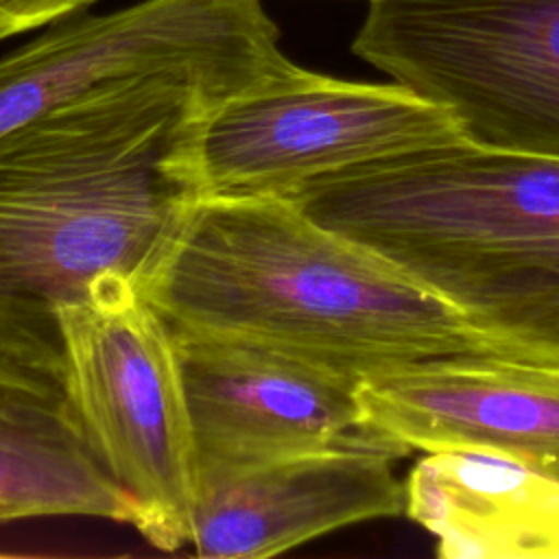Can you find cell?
Segmentation results:
<instances>
[{
  "mask_svg": "<svg viewBox=\"0 0 559 559\" xmlns=\"http://www.w3.org/2000/svg\"><path fill=\"white\" fill-rule=\"evenodd\" d=\"M186 72L118 79L0 135V349L63 371L57 310L103 273L153 277L203 199L205 114Z\"/></svg>",
  "mask_w": 559,
  "mask_h": 559,
  "instance_id": "cell-1",
  "label": "cell"
},
{
  "mask_svg": "<svg viewBox=\"0 0 559 559\" xmlns=\"http://www.w3.org/2000/svg\"><path fill=\"white\" fill-rule=\"evenodd\" d=\"M173 330L260 343L358 389L439 358H520L284 199L203 197L142 288Z\"/></svg>",
  "mask_w": 559,
  "mask_h": 559,
  "instance_id": "cell-2",
  "label": "cell"
},
{
  "mask_svg": "<svg viewBox=\"0 0 559 559\" xmlns=\"http://www.w3.org/2000/svg\"><path fill=\"white\" fill-rule=\"evenodd\" d=\"M284 201L520 358L559 365V157L456 140L312 179Z\"/></svg>",
  "mask_w": 559,
  "mask_h": 559,
  "instance_id": "cell-3",
  "label": "cell"
},
{
  "mask_svg": "<svg viewBox=\"0 0 559 559\" xmlns=\"http://www.w3.org/2000/svg\"><path fill=\"white\" fill-rule=\"evenodd\" d=\"M57 323L70 397L133 502L131 526L159 550L190 546L194 441L170 325L116 271L63 304Z\"/></svg>",
  "mask_w": 559,
  "mask_h": 559,
  "instance_id": "cell-4",
  "label": "cell"
},
{
  "mask_svg": "<svg viewBox=\"0 0 559 559\" xmlns=\"http://www.w3.org/2000/svg\"><path fill=\"white\" fill-rule=\"evenodd\" d=\"M352 50L467 142L559 157V0H369Z\"/></svg>",
  "mask_w": 559,
  "mask_h": 559,
  "instance_id": "cell-5",
  "label": "cell"
},
{
  "mask_svg": "<svg viewBox=\"0 0 559 559\" xmlns=\"http://www.w3.org/2000/svg\"><path fill=\"white\" fill-rule=\"evenodd\" d=\"M456 140L454 118L402 83L336 79L288 59L207 109L199 173L203 197L286 199L312 179Z\"/></svg>",
  "mask_w": 559,
  "mask_h": 559,
  "instance_id": "cell-6",
  "label": "cell"
},
{
  "mask_svg": "<svg viewBox=\"0 0 559 559\" xmlns=\"http://www.w3.org/2000/svg\"><path fill=\"white\" fill-rule=\"evenodd\" d=\"M286 61L264 0H138L85 11L0 57V135L118 79L186 72L242 90Z\"/></svg>",
  "mask_w": 559,
  "mask_h": 559,
  "instance_id": "cell-7",
  "label": "cell"
},
{
  "mask_svg": "<svg viewBox=\"0 0 559 559\" xmlns=\"http://www.w3.org/2000/svg\"><path fill=\"white\" fill-rule=\"evenodd\" d=\"M173 336L194 474L338 448L386 452L367 437L352 384L260 343L181 330Z\"/></svg>",
  "mask_w": 559,
  "mask_h": 559,
  "instance_id": "cell-8",
  "label": "cell"
},
{
  "mask_svg": "<svg viewBox=\"0 0 559 559\" xmlns=\"http://www.w3.org/2000/svg\"><path fill=\"white\" fill-rule=\"evenodd\" d=\"M367 437L393 456L485 450L559 480V365L428 360L356 389Z\"/></svg>",
  "mask_w": 559,
  "mask_h": 559,
  "instance_id": "cell-9",
  "label": "cell"
},
{
  "mask_svg": "<svg viewBox=\"0 0 559 559\" xmlns=\"http://www.w3.org/2000/svg\"><path fill=\"white\" fill-rule=\"evenodd\" d=\"M395 456L338 448L194 474L190 546L203 559H262L332 531L404 513Z\"/></svg>",
  "mask_w": 559,
  "mask_h": 559,
  "instance_id": "cell-10",
  "label": "cell"
},
{
  "mask_svg": "<svg viewBox=\"0 0 559 559\" xmlns=\"http://www.w3.org/2000/svg\"><path fill=\"white\" fill-rule=\"evenodd\" d=\"M66 515L133 524V502L92 445L66 373L0 349V522Z\"/></svg>",
  "mask_w": 559,
  "mask_h": 559,
  "instance_id": "cell-11",
  "label": "cell"
},
{
  "mask_svg": "<svg viewBox=\"0 0 559 559\" xmlns=\"http://www.w3.org/2000/svg\"><path fill=\"white\" fill-rule=\"evenodd\" d=\"M404 515L441 559H559V480L485 450H437L404 478Z\"/></svg>",
  "mask_w": 559,
  "mask_h": 559,
  "instance_id": "cell-12",
  "label": "cell"
},
{
  "mask_svg": "<svg viewBox=\"0 0 559 559\" xmlns=\"http://www.w3.org/2000/svg\"><path fill=\"white\" fill-rule=\"evenodd\" d=\"M98 0H0V41L90 11Z\"/></svg>",
  "mask_w": 559,
  "mask_h": 559,
  "instance_id": "cell-13",
  "label": "cell"
}]
</instances>
